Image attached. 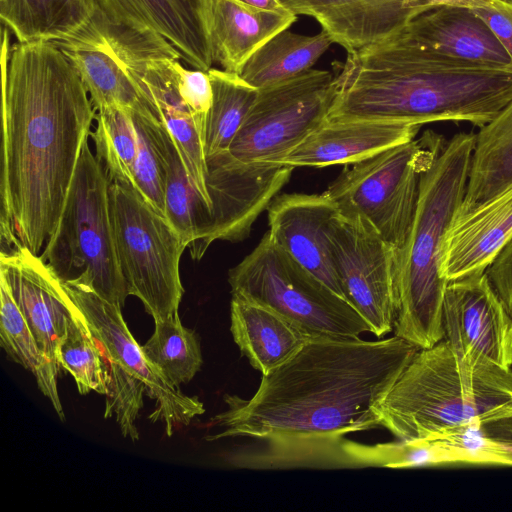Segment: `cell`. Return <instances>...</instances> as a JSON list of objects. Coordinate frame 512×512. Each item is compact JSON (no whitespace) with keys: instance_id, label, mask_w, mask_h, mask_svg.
Instances as JSON below:
<instances>
[{"instance_id":"34","label":"cell","mask_w":512,"mask_h":512,"mask_svg":"<svg viewBox=\"0 0 512 512\" xmlns=\"http://www.w3.org/2000/svg\"><path fill=\"white\" fill-rule=\"evenodd\" d=\"M62 369L69 372L82 395L91 391L105 395L108 370L103 348L79 310L68 323L58 350Z\"/></svg>"},{"instance_id":"9","label":"cell","mask_w":512,"mask_h":512,"mask_svg":"<svg viewBox=\"0 0 512 512\" xmlns=\"http://www.w3.org/2000/svg\"><path fill=\"white\" fill-rule=\"evenodd\" d=\"M231 292L266 304L312 335L358 338L371 328L344 297L279 248L268 232L228 272Z\"/></svg>"},{"instance_id":"8","label":"cell","mask_w":512,"mask_h":512,"mask_svg":"<svg viewBox=\"0 0 512 512\" xmlns=\"http://www.w3.org/2000/svg\"><path fill=\"white\" fill-rule=\"evenodd\" d=\"M116 253L128 295L154 320L178 313L184 288L179 264L186 242L134 187L109 184Z\"/></svg>"},{"instance_id":"7","label":"cell","mask_w":512,"mask_h":512,"mask_svg":"<svg viewBox=\"0 0 512 512\" xmlns=\"http://www.w3.org/2000/svg\"><path fill=\"white\" fill-rule=\"evenodd\" d=\"M445 143L441 135L427 131L419 139L345 165L324 192L340 214L364 218L398 251L414 218L421 176Z\"/></svg>"},{"instance_id":"12","label":"cell","mask_w":512,"mask_h":512,"mask_svg":"<svg viewBox=\"0 0 512 512\" xmlns=\"http://www.w3.org/2000/svg\"><path fill=\"white\" fill-rule=\"evenodd\" d=\"M71 299L88 322L89 329L103 353L143 381L146 395L155 400L149 419L162 422L171 436L179 425L205 412L198 397L187 396L170 386L146 359L141 346L129 331L120 306L101 297L89 284L74 279L62 282Z\"/></svg>"},{"instance_id":"11","label":"cell","mask_w":512,"mask_h":512,"mask_svg":"<svg viewBox=\"0 0 512 512\" xmlns=\"http://www.w3.org/2000/svg\"><path fill=\"white\" fill-rule=\"evenodd\" d=\"M333 265L345 298L377 338L394 328L397 249L359 216L339 213L329 232Z\"/></svg>"},{"instance_id":"37","label":"cell","mask_w":512,"mask_h":512,"mask_svg":"<svg viewBox=\"0 0 512 512\" xmlns=\"http://www.w3.org/2000/svg\"><path fill=\"white\" fill-rule=\"evenodd\" d=\"M104 356L108 370L104 417L109 418L114 414L121 434L136 441L139 432L135 421L143 407L145 384L115 359Z\"/></svg>"},{"instance_id":"32","label":"cell","mask_w":512,"mask_h":512,"mask_svg":"<svg viewBox=\"0 0 512 512\" xmlns=\"http://www.w3.org/2000/svg\"><path fill=\"white\" fill-rule=\"evenodd\" d=\"M155 329L141 346L148 362L172 387L190 382L202 366V354L194 330L184 327L178 313L154 320Z\"/></svg>"},{"instance_id":"41","label":"cell","mask_w":512,"mask_h":512,"mask_svg":"<svg viewBox=\"0 0 512 512\" xmlns=\"http://www.w3.org/2000/svg\"><path fill=\"white\" fill-rule=\"evenodd\" d=\"M473 11L497 36L512 60V0H488Z\"/></svg>"},{"instance_id":"35","label":"cell","mask_w":512,"mask_h":512,"mask_svg":"<svg viewBox=\"0 0 512 512\" xmlns=\"http://www.w3.org/2000/svg\"><path fill=\"white\" fill-rule=\"evenodd\" d=\"M349 468H410L459 463L457 455L434 440L363 444L347 439L342 445Z\"/></svg>"},{"instance_id":"43","label":"cell","mask_w":512,"mask_h":512,"mask_svg":"<svg viewBox=\"0 0 512 512\" xmlns=\"http://www.w3.org/2000/svg\"><path fill=\"white\" fill-rule=\"evenodd\" d=\"M479 422L490 439L512 451V404L490 410Z\"/></svg>"},{"instance_id":"42","label":"cell","mask_w":512,"mask_h":512,"mask_svg":"<svg viewBox=\"0 0 512 512\" xmlns=\"http://www.w3.org/2000/svg\"><path fill=\"white\" fill-rule=\"evenodd\" d=\"M486 274L512 318V238L487 269Z\"/></svg>"},{"instance_id":"5","label":"cell","mask_w":512,"mask_h":512,"mask_svg":"<svg viewBox=\"0 0 512 512\" xmlns=\"http://www.w3.org/2000/svg\"><path fill=\"white\" fill-rule=\"evenodd\" d=\"M512 404V371L443 339L419 349L379 406L381 426L402 441L428 440Z\"/></svg>"},{"instance_id":"21","label":"cell","mask_w":512,"mask_h":512,"mask_svg":"<svg viewBox=\"0 0 512 512\" xmlns=\"http://www.w3.org/2000/svg\"><path fill=\"white\" fill-rule=\"evenodd\" d=\"M398 33L418 47L445 58L512 69V60L500 40L469 8L435 7L417 16Z\"/></svg>"},{"instance_id":"23","label":"cell","mask_w":512,"mask_h":512,"mask_svg":"<svg viewBox=\"0 0 512 512\" xmlns=\"http://www.w3.org/2000/svg\"><path fill=\"white\" fill-rule=\"evenodd\" d=\"M231 294L230 330L234 342L261 375L285 364L313 336L276 309L242 293Z\"/></svg>"},{"instance_id":"28","label":"cell","mask_w":512,"mask_h":512,"mask_svg":"<svg viewBox=\"0 0 512 512\" xmlns=\"http://www.w3.org/2000/svg\"><path fill=\"white\" fill-rule=\"evenodd\" d=\"M332 43L324 30L313 36L283 30L248 58L239 75L258 90L292 79L312 69Z\"/></svg>"},{"instance_id":"38","label":"cell","mask_w":512,"mask_h":512,"mask_svg":"<svg viewBox=\"0 0 512 512\" xmlns=\"http://www.w3.org/2000/svg\"><path fill=\"white\" fill-rule=\"evenodd\" d=\"M428 440H434L452 450L459 463L512 466V451L490 439L484 433L479 418Z\"/></svg>"},{"instance_id":"17","label":"cell","mask_w":512,"mask_h":512,"mask_svg":"<svg viewBox=\"0 0 512 512\" xmlns=\"http://www.w3.org/2000/svg\"><path fill=\"white\" fill-rule=\"evenodd\" d=\"M53 42L77 68L96 111L121 106L160 120L133 74L129 42L94 18L76 35Z\"/></svg>"},{"instance_id":"16","label":"cell","mask_w":512,"mask_h":512,"mask_svg":"<svg viewBox=\"0 0 512 512\" xmlns=\"http://www.w3.org/2000/svg\"><path fill=\"white\" fill-rule=\"evenodd\" d=\"M0 278L25 317L42 352L61 369L58 350L79 308L40 255L17 245L0 250Z\"/></svg>"},{"instance_id":"22","label":"cell","mask_w":512,"mask_h":512,"mask_svg":"<svg viewBox=\"0 0 512 512\" xmlns=\"http://www.w3.org/2000/svg\"><path fill=\"white\" fill-rule=\"evenodd\" d=\"M420 128L401 121L326 119L279 165L293 168L350 165L415 139Z\"/></svg>"},{"instance_id":"18","label":"cell","mask_w":512,"mask_h":512,"mask_svg":"<svg viewBox=\"0 0 512 512\" xmlns=\"http://www.w3.org/2000/svg\"><path fill=\"white\" fill-rule=\"evenodd\" d=\"M267 210L272 241L345 298L329 245L332 223L340 213L337 204L325 192L285 193L277 195Z\"/></svg>"},{"instance_id":"10","label":"cell","mask_w":512,"mask_h":512,"mask_svg":"<svg viewBox=\"0 0 512 512\" xmlns=\"http://www.w3.org/2000/svg\"><path fill=\"white\" fill-rule=\"evenodd\" d=\"M335 95V76L310 69L259 89L228 153L245 164L279 162L326 119Z\"/></svg>"},{"instance_id":"31","label":"cell","mask_w":512,"mask_h":512,"mask_svg":"<svg viewBox=\"0 0 512 512\" xmlns=\"http://www.w3.org/2000/svg\"><path fill=\"white\" fill-rule=\"evenodd\" d=\"M0 345L8 358L29 370L38 388L54 407L58 417L65 415L60 402L57 378L60 368L42 352L25 317L11 296L6 282L0 278Z\"/></svg>"},{"instance_id":"15","label":"cell","mask_w":512,"mask_h":512,"mask_svg":"<svg viewBox=\"0 0 512 512\" xmlns=\"http://www.w3.org/2000/svg\"><path fill=\"white\" fill-rule=\"evenodd\" d=\"M206 186L214 214L213 242H239L289 181L293 167L245 164L228 152L206 159Z\"/></svg>"},{"instance_id":"39","label":"cell","mask_w":512,"mask_h":512,"mask_svg":"<svg viewBox=\"0 0 512 512\" xmlns=\"http://www.w3.org/2000/svg\"><path fill=\"white\" fill-rule=\"evenodd\" d=\"M175 69L180 95L192 112L203 140L205 119L213 100L210 78L207 72L183 67L179 59L175 61Z\"/></svg>"},{"instance_id":"25","label":"cell","mask_w":512,"mask_h":512,"mask_svg":"<svg viewBox=\"0 0 512 512\" xmlns=\"http://www.w3.org/2000/svg\"><path fill=\"white\" fill-rule=\"evenodd\" d=\"M162 149L166 161L165 217L200 260L213 243L215 227L211 203L192 182L177 146L162 123Z\"/></svg>"},{"instance_id":"26","label":"cell","mask_w":512,"mask_h":512,"mask_svg":"<svg viewBox=\"0 0 512 512\" xmlns=\"http://www.w3.org/2000/svg\"><path fill=\"white\" fill-rule=\"evenodd\" d=\"M96 12V0H0L2 24L19 43L68 39Z\"/></svg>"},{"instance_id":"27","label":"cell","mask_w":512,"mask_h":512,"mask_svg":"<svg viewBox=\"0 0 512 512\" xmlns=\"http://www.w3.org/2000/svg\"><path fill=\"white\" fill-rule=\"evenodd\" d=\"M512 186V100L475 137L468 182L460 211Z\"/></svg>"},{"instance_id":"6","label":"cell","mask_w":512,"mask_h":512,"mask_svg":"<svg viewBox=\"0 0 512 512\" xmlns=\"http://www.w3.org/2000/svg\"><path fill=\"white\" fill-rule=\"evenodd\" d=\"M109 184L86 139L60 220L40 257L61 282H85L122 307L129 295L116 253Z\"/></svg>"},{"instance_id":"14","label":"cell","mask_w":512,"mask_h":512,"mask_svg":"<svg viewBox=\"0 0 512 512\" xmlns=\"http://www.w3.org/2000/svg\"><path fill=\"white\" fill-rule=\"evenodd\" d=\"M443 328L444 340L455 352H472L510 369L512 318L486 272L447 283Z\"/></svg>"},{"instance_id":"19","label":"cell","mask_w":512,"mask_h":512,"mask_svg":"<svg viewBox=\"0 0 512 512\" xmlns=\"http://www.w3.org/2000/svg\"><path fill=\"white\" fill-rule=\"evenodd\" d=\"M177 59L142 47H131L132 70L143 95L171 134L192 182L211 203L202 135L179 92Z\"/></svg>"},{"instance_id":"40","label":"cell","mask_w":512,"mask_h":512,"mask_svg":"<svg viewBox=\"0 0 512 512\" xmlns=\"http://www.w3.org/2000/svg\"><path fill=\"white\" fill-rule=\"evenodd\" d=\"M353 0H281L283 5L296 16L315 18L327 31L346 11Z\"/></svg>"},{"instance_id":"13","label":"cell","mask_w":512,"mask_h":512,"mask_svg":"<svg viewBox=\"0 0 512 512\" xmlns=\"http://www.w3.org/2000/svg\"><path fill=\"white\" fill-rule=\"evenodd\" d=\"M95 17L111 31L172 46L181 60L207 72L212 64L213 0H96Z\"/></svg>"},{"instance_id":"2","label":"cell","mask_w":512,"mask_h":512,"mask_svg":"<svg viewBox=\"0 0 512 512\" xmlns=\"http://www.w3.org/2000/svg\"><path fill=\"white\" fill-rule=\"evenodd\" d=\"M1 249L40 255L60 220L96 110L53 41L9 49L2 33Z\"/></svg>"},{"instance_id":"46","label":"cell","mask_w":512,"mask_h":512,"mask_svg":"<svg viewBox=\"0 0 512 512\" xmlns=\"http://www.w3.org/2000/svg\"><path fill=\"white\" fill-rule=\"evenodd\" d=\"M510 370L512 371V365H511V367H510Z\"/></svg>"},{"instance_id":"20","label":"cell","mask_w":512,"mask_h":512,"mask_svg":"<svg viewBox=\"0 0 512 512\" xmlns=\"http://www.w3.org/2000/svg\"><path fill=\"white\" fill-rule=\"evenodd\" d=\"M512 238V186L454 216L446 231L440 273L455 281L484 273Z\"/></svg>"},{"instance_id":"29","label":"cell","mask_w":512,"mask_h":512,"mask_svg":"<svg viewBox=\"0 0 512 512\" xmlns=\"http://www.w3.org/2000/svg\"><path fill=\"white\" fill-rule=\"evenodd\" d=\"M431 9L428 0H353L326 33L349 52L393 36Z\"/></svg>"},{"instance_id":"4","label":"cell","mask_w":512,"mask_h":512,"mask_svg":"<svg viewBox=\"0 0 512 512\" xmlns=\"http://www.w3.org/2000/svg\"><path fill=\"white\" fill-rule=\"evenodd\" d=\"M475 134L458 133L445 143L422 174L414 218L397 251V314L394 335L420 349L444 339L441 276L446 231L466 192Z\"/></svg>"},{"instance_id":"30","label":"cell","mask_w":512,"mask_h":512,"mask_svg":"<svg viewBox=\"0 0 512 512\" xmlns=\"http://www.w3.org/2000/svg\"><path fill=\"white\" fill-rule=\"evenodd\" d=\"M207 73L213 100L203 131L206 159L228 152L259 92L237 73L212 67Z\"/></svg>"},{"instance_id":"45","label":"cell","mask_w":512,"mask_h":512,"mask_svg":"<svg viewBox=\"0 0 512 512\" xmlns=\"http://www.w3.org/2000/svg\"><path fill=\"white\" fill-rule=\"evenodd\" d=\"M246 4L263 8V9H272V10H280L285 9L286 7L283 5L281 0H239ZM287 9V8H286Z\"/></svg>"},{"instance_id":"33","label":"cell","mask_w":512,"mask_h":512,"mask_svg":"<svg viewBox=\"0 0 512 512\" xmlns=\"http://www.w3.org/2000/svg\"><path fill=\"white\" fill-rule=\"evenodd\" d=\"M95 119L97 127L91 137L96 156L104 166L109 181L134 187L133 171L138 153V136L133 110L121 106H106L96 111Z\"/></svg>"},{"instance_id":"44","label":"cell","mask_w":512,"mask_h":512,"mask_svg":"<svg viewBox=\"0 0 512 512\" xmlns=\"http://www.w3.org/2000/svg\"><path fill=\"white\" fill-rule=\"evenodd\" d=\"M430 7L433 9L439 6L463 7L469 9H477L485 6L488 0H428Z\"/></svg>"},{"instance_id":"36","label":"cell","mask_w":512,"mask_h":512,"mask_svg":"<svg viewBox=\"0 0 512 512\" xmlns=\"http://www.w3.org/2000/svg\"><path fill=\"white\" fill-rule=\"evenodd\" d=\"M133 119L138 136V153L133 171L134 187L165 216L167 169L161 141L162 122L134 110Z\"/></svg>"},{"instance_id":"3","label":"cell","mask_w":512,"mask_h":512,"mask_svg":"<svg viewBox=\"0 0 512 512\" xmlns=\"http://www.w3.org/2000/svg\"><path fill=\"white\" fill-rule=\"evenodd\" d=\"M512 100V69L445 58L399 33L347 52L327 120L467 121L483 127Z\"/></svg>"},{"instance_id":"1","label":"cell","mask_w":512,"mask_h":512,"mask_svg":"<svg viewBox=\"0 0 512 512\" xmlns=\"http://www.w3.org/2000/svg\"><path fill=\"white\" fill-rule=\"evenodd\" d=\"M420 348L397 336L376 341L313 335L267 375L249 399L225 394L210 422L216 441L260 445L228 457L249 469L349 468L346 436L382 427L379 406Z\"/></svg>"},{"instance_id":"24","label":"cell","mask_w":512,"mask_h":512,"mask_svg":"<svg viewBox=\"0 0 512 512\" xmlns=\"http://www.w3.org/2000/svg\"><path fill=\"white\" fill-rule=\"evenodd\" d=\"M297 16L288 9L258 8L239 0H213L211 42L214 62L239 74L248 58Z\"/></svg>"}]
</instances>
